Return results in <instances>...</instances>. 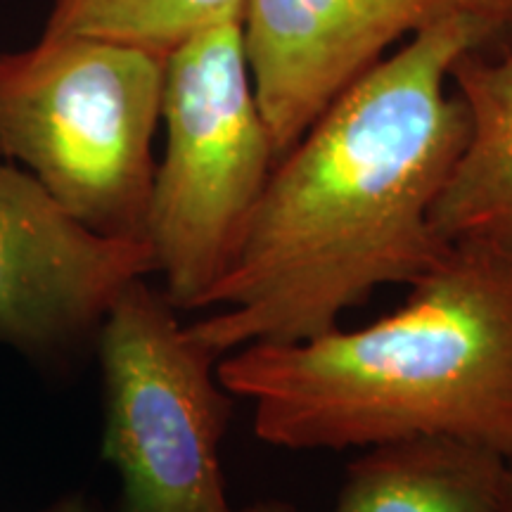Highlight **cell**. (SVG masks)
<instances>
[{"label":"cell","mask_w":512,"mask_h":512,"mask_svg":"<svg viewBox=\"0 0 512 512\" xmlns=\"http://www.w3.org/2000/svg\"><path fill=\"white\" fill-rule=\"evenodd\" d=\"M164 60L105 36L0 53V155L102 238L147 242Z\"/></svg>","instance_id":"3957f363"},{"label":"cell","mask_w":512,"mask_h":512,"mask_svg":"<svg viewBox=\"0 0 512 512\" xmlns=\"http://www.w3.org/2000/svg\"><path fill=\"white\" fill-rule=\"evenodd\" d=\"M162 124L145 240L164 297L192 311L233 266L278 164L249 72L245 17L166 53Z\"/></svg>","instance_id":"277c9868"},{"label":"cell","mask_w":512,"mask_h":512,"mask_svg":"<svg viewBox=\"0 0 512 512\" xmlns=\"http://www.w3.org/2000/svg\"><path fill=\"white\" fill-rule=\"evenodd\" d=\"M46 512H98V510H95L93 505H88L83 498H67V501L55 503L53 508Z\"/></svg>","instance_id":"7c38bea8"},{"label":"cell","mask_w":512,"mask_h":512,"mask_svg":"<svg viewBox=\"0 0 512 512\" xmlns=\"http://www.w3.org/2000/svg\"><path fill=\"white\" fill-rule=\"evenodd\" d=\"M102 456L121 512H235L221 470L230 396L219 358L183 328L164 292L131 280L102 320Z\"/></svg>","instance_id":"5b68a950"},{"label":"cell","mask_w":512,"mask_h":512,"mask_svg":"<svg viewBox=\"0 0 512 512\" xmlns=\"http://www.w3.org/2000/svg\"><path fill=\"white\" fill-rule=\"evenodd\" d=\"M498 36L448 19L344 88L275 164L233 266L188 325L226 356L339 328L377 287L418 283L451 242L432 207L470 138V112L446 93L453 62Z\"/></svg>","instance_id":"6da1fadb"},{"label":"cell","mask_w":512,"mask_h":512,"mask_svg":"<svg viewBox=\"0 0 512 512\" xmlns=\"http://www.w3.org/2000/svg\"><path fill=\"white\" fill-rule=\"evenodd\" d=\"M448 19L512 38V0H247V62L278 159L394 41Z\"/></svg>","instance_id":"52a82bcc"},{"label":"cell","mask_w":512,"mask_h":512,"mask_svg":"<svg viewBox=\"0 0 512 512\" xmlns=\"http://www.w3.org/2000/svg\"><path fill=\"white\" fill-rule=\"evenodd\" d=\"M508 458L456 439L370 446L332 512H501Z\"/></svg>","instance_id":"9c48e42d"},{"label":"cell","mask_w":512,"mask_h":512,"mask_svg":"<svg viewBox=\"0 0 512 512\" xmlns=\"http://www.w3.org/2000/svg\"><path fill=\"white\" fill-rule=\"evenodd\" d=\"M235 512H297V510H294L290 503H283V501H259V503L245 505V508Z\"/></svg>","instance_id":"8fae6325"},{"label":"cell","mask_w":512,"mask_h":512,"mask_svg":"<svg viewBox=\"0 0 512 512\" xmlns=\"http://www.w3.org/2000/svg\"><path fill=\"white\" fill-rule=\"evenodd\" d=\"M501 512H512V460H508V479H505V494Z\"/></svg>","instance_id":"4fadbf2b"},{"label":"cell","mask_w":512,"mask_h":512,"mask_svg":"<svg viewBox=\"0 0 512 512\" xmlns=\"http://www.w3.org/2000/svg\"><path fill=\"white\" fill-rule=\"evenodd\" d=\"M150 273L147 242L102 238L34 176L0 162V347L62 373L95 347L119 292Z\"/></svg>","instance_id":"8992f818"},{"label":"cell","mask_w":512,"mask_h":512,"mask_svg":"<svg viewBox=\"0 0 512 512\" xmlns=\"http://www.w3.org/2000/svg\"><path fill=\"white\" fill-rule=\"evenodd\" d=\"M448 79L470 112V138L432 207L446 242L486 238L512 247V38L498 60L470 50Z\"/></svg>","instance_id":"ba28073f"},{"label":"cell","mask_w":512,"mask_h":512,"mask_svg":"<svg viewBox=\"0 0 512 512\" xmlns=\"http://www.w3.org/2000/svg\"><path fill=\"white\" fill-rule=\"evenodd\" d=\"M247 0H55L43 34L105 36L166 55L197 31L245 17Z\"/></svg>","instance_id":"30bf717a"},{"label":"cell","mask_w":512,"mask_h":512,"mask_svg":"<svg viewBox=\"0 0 512 512\" xmlns=\"http://www.w3.org/2000/svg\"><path fill=\"white\" fill-rule=\"evenodd\" d=\"M399 311L361 330L256 342L216 375L290 451L456 439L512 460V247L451 242Z\"/></svg>","instance_id":"7a4b0ae2"}]
</instances>
